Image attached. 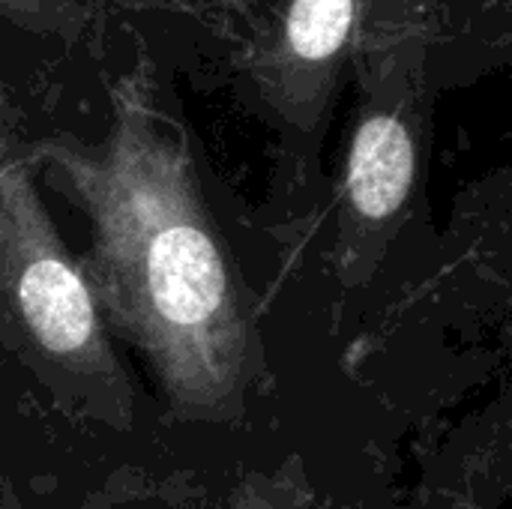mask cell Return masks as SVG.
Segmentation results:
<instances>
[{"label":"cell","mask_w":512,"mask_h":509,"mask_svg":"<svg viewBox=\"0 0 512 509\" xmlns=\"http://www.w3.org/2000/svg\"><path fill=\"white\" fill-rule=\"evenodd\" d=\"M0 282L45 351L63 360L96 351L90 291L18 180H0Z\"/></svg>","instance_id":"7a4b0ae2"},{"label":"cell","mask_w":512,"mask_h":509,"mask_svg":"<svg viewBox=\"0 0 512 509\" xmlns=\"http://www.w3.org/2000/svg\"><path fill=\"white\" fill-rule=\"evenodd\" d=\"M414 183V141L396 117H369L351 147L348 192L369 219L402 207Z\"/></svg>","instance_id":"3957f363"},{"label":"cell","mask_w":512,"mask_h":509,"mask_svg":"<svg viewBox=\"0 0 512 509\" xmlns=\"http://www.w3.org/2000/svg\"><path fill=\"white\" fill-rule=\"evenodd\" d=\"M351 21L354 0H294L288 42L303 60H327L345 45Z\"/></svg>","instance_id":"277c9868"},{"label":"cell","mask_w":512,"mask_h":509,"mask_svg":"<svg viewBox=\"0 0 512 509\" xmlns=\"http://www.w3.org/2000/svg\"><path fill=\"white\" fill-rule=\"evenodd\" d=\"M96 267L123 321L186 402L216 405L237 381L243 330L228 267L186 180L162 156L123 150L87 177Z\"/></svg>","instance_id":"6da1fadb"}]
</instances>
